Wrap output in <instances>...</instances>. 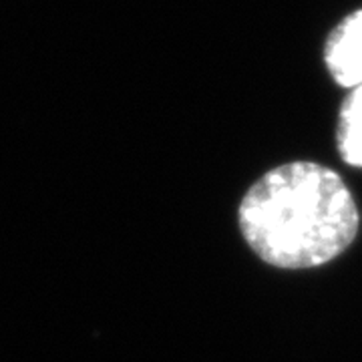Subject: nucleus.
Returning a JSON list of instances; mask_svg holds the SVG:
<instances>
[{
	"label": "nucleus",
	"mask_w": 362,
	"mask_h": 362,
	"mask_svg": "<svg viewBox=\"0 0 362 362\" xmlns=\"http://www.w3.org/2000/svg\"><path fill=\"white\" fill-rule=\"evenodd\" d=\"M250 247L276 268H316L340 256L358 232V209L332 169L294 161L268 171L240 206Z\"/></svg>",
	"instance_id": "nucleus-1"
},
{
	"label": "nucleus",
	"mask_w": 362,
	"mask_h": 362,
	"mask_svg": "<svg viewBox=\"0 0 362 362\" xmlns=\"http://www.w3.org/2000/svg\"><path fill=\"white\" fill-rule=\"evenodd\" d=\"M338 149L349 165L362 168V85L354 87L342 105L338 123Z\"/></svg>",
	"instance_id": "nucleus-3"
},
{
	"label": "nucleus",
	"mask_w": 362,
	"mask_h": 362,
	"mask_svg": "<svg viewBox=\"0 0 362 362\" xmlns=\"http://www.w3.org/2000/svg\"><path fill=\"white\" fill-rule=\"evenodd\" d=\"M326 65L342 87L362 85V11L350 14L326 42Z\"/></svg>",
	"instance_id": "nucleus-2"
}]
</instances>
